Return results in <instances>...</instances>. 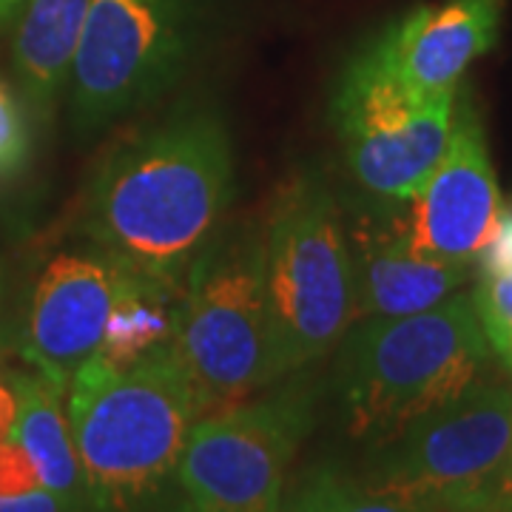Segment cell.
Returning <instances> with one entry per match:
<instances>
[{"label": "cell", "mask_w": 512, "mask_h": 512, "mask_svg": "<svg viewBox=\"0 0 512 512\" xmlns=\"http://www.w3.org/2000/svg\"><path fill=\"white\" fill-rule=\"evenodd\" d=\"M234 202V146L220 111L180 106L111 151L86 191L80 237L171 291Z\"/></svg>", "instance_id": "obj_1"}, {"label": "cell", "mask_w": 512, "mask_h": 512, "mask_svg": "<svg viewBox=\"0 0 512 512\" xmlns=\"http://www.w3.org/2000/svg\"><path fill=\"white\" fill-rule=\"evenodd\" d=\"M66 416L92 512L143 510L200 421L171 339L131 365L92 353L69 382Z\"/></svg>", "instance_id": "obj_2"}, {"label": "cell", "mask_w": 512, "mask_h": 512, "mask_svg": "<svg viewBox=\"0 0 512 512\" xmlns=\"http://www.w3.org/2000/svg\"><path fill=\"white\" fill-rule=\"evenodd\" d=\"M493 350L473 296L453 293L410 316L359 319L342 339L339 402L353 439L376 450L476 384Z\"/></svg>", "instance_id": "obj_3"}, {"label": "cell", "mask_w": 512, "mask_h": 512, "mask_svg": "<svg viewBox=\"0 0 512 512\" xmlns=\"http://www.w3.org/2000/svg\"><path fill=\"white\" fill-rule=\"evenodd\" d=\"M171 348L200 419L285 376L265 282V222H231L185 274Z\"/></svg>", "instance_id": "obj_4"}, {"label": "cell", "mask_w": 512, "mask_h": 512, "mask_svg": "<svg viewBox=\"0 0 512 512\" xmlns=\"http://www.w3.org/2000/svg\"><path fill=\"white\" fill-rule=\"evenodd\" d=\"M265 282L285 376L339 348L356 322L342 202L322 171L282 185L265 220Z\"/></svg>", "instance_id": "obj_5"}, {"label": "cell", "mask_w": 512, "mask_h": 512, "mask_svg": "<svg viewBox=\"0 0 512 512\" xmlns=\"http://www.w3.org/2000/svg\"><path fill=\"white\" fill-rule=\"evenodd\" d=\"M510 444L512 387L478 379L379 447L362 484L373 493L436 507L507 512L501 473Z\"/></svg>", "instance_id": "obj_6"}, {"label": "cell", "mask_w": 512, "mask_h": 512, "mask_svg": "<svg viewBox=\"0 0 512 512\" xmlns=\"http://www.w3.org/2000/svg\"><path fill=\"white\" fill-rule=\"evenodd\" d=\"M458 92L421 94L393 69L379 35L350 57L330 117L356 185L382 200H410L450 143Z\"/></svg>", "instance_id": "obj_7"}, {"label": "cell", "mask_w": 512, "mask_h": 512, "mask_svg": "<svg viewBox=\"0 0 512 512\" xmlns=\"http://www.w3.org/2000/svg\"><path fill=\"white\" fill-rule=\"evenodd\" d=\"M197 35V0H92L69 72L74 128L94 134L160 100L188 69Z\"/></svg>", "instance_id": "obj_8"}, {"label": "cell", "mask_w": 512, "mask_h": 512, "mask_svg": "<svg viewBox=\"0 0 512 512\" xmlns=\"http://www.w3.org/2000/svg\"><path fill=\"white\" fill-rule=\"evenodd\" d=\"M311 421L308 387L197 421L177 464L185 512H279L288 467Z\"/></svg>", "instance_id": "obj_9"}, {"label": "cell", "mask_w": 512, "mask_h": 512, "mask_svg": "<svg viewBox=\"0 0 512 512\" xmlns=\"http://www.w3.org/2000/svg\"><path fill=\"white\" fill-rule=\"evenodd\" d=\"M83 242L49 256L18 302V356L60 393L100 350L114 305L151 282L89 239Z\"/></svg>", "instance_id": "obj_10"}, {"label": "cell", "mask_w": 512, "mask_h": 512, "mask_svg": "<svg viewBox=\"0 0 512 512\" xmlns=\"http://www.w3.org/2000/svg\"><path fill=\"white\" fill-rule=\"evenodd\" d=\"M501 217L487 137L470 97H456L450 143L419 191L404 200V225L421 254L470 265Z\"/></svg>", "instance_id": "obj_11"}, {"label": "cell", "mask_w": 512, "mask_h": 512, "mask_svg": "<svg viewBox=\"0 0 512 512\" xmlns=\"http://www.w3.org/2000/svg\"><path fill=\"white\" fill-rule=\"evenodd\" d=\"M399 202L370 194L342 202L356 322L427 311L453 296L470 274L464 262L421 254L407 234L404 211H396Z\"/></svg>", "instance_id": "obj_12"}, {"label": "cell", "mask_w": 512, "mask_h": 512, "mask_svg": "<svg viewBox=\"0 0 512 512\" xmlns=\"http://www.w3.org/2000/svg\"><path fill=\"white\" fill-rule=\"evenodd\" d=\"M498 26L501 0H441L387 23L379 40L407 86L447 94L458 92L473 60L493 49Z\"/></svg>", "instance_id": "obj_13"}, {"label": "cell", "mask_w": 512, "mask_h": 512, "mask_svg": "<svg viewBox=\"0 0 512 512\" xmlns=\"http://www.w3.org/2000/svg\"><path fill=\"white\" fill-rule=\"evenodd\" d=\"M92 0H32L15 26V80L20 100L46 123L72 72L74 49Z\"/></svg>", "instance_id": "obj_14"}, {"label": "cell", "mask_w": 512, "mask_h": 512, "mask_svg": "<svg viewBox=\"0 0 512 512\" xmlns=\"http://www.w3.org/2000/svg\"><path fill=\"white\" fill-rule=\"evenodd\" d=\"M12 379L18 390V419L9 439L18 441L29 453L43 490L66 495L92 510L80 458L74 450L69 416L63 407L66 393H60L55 384L35 370H12Z\"/></svg>", "instance_id": "obj_15"}, {"label": "cell", "mask_w": 512, "mask_h": 512, "mask_svg": "<svg viewBox=\"0 0 512 512\" xmlns=\"http://www.w3.org/2000/svg\"><path fill=\"white\" fill-rule=\"evenodd\" d=\"M180 293L157 282H143L140 288L123 296L111 311L100 353L114 365H131L148 350L160 348L174 333V316Z\"/></svg>", "instance_id": "obj_16"}, {"label": "cell", "mask_w": 512, "mask_h": 512, "mask_svg": "<svg viewBox=\"0 0 512 512\" xmlns=\"http://www.w3.org/2000/svg\"><path fill=\"white\" fill-rule=\"evenodd\" d=\"M282 512H493V510H453V507H436L407 501L396 495H382L367 490L365 484H353L333 473H316L302 484V490L293 495Z\"/></svg>", "instance_id": "obj_17"}, {"label": "cell", "mask_w": 512, "mask_h": 512, "mask_svg": "<svg viewBox=\"0 0 512 512\" xmlns=\"http://www.w3.org/2000/svg\"><path fill=\"white\" fill-rule=\"evenodd\" d=\"M476 316L487 345L504 365L512 362V274L484 276L473 293Z\"/></svg>", "instance_id": "obj_18"}, {"label": "cell", "mask_w": 512, "mask_h": 512, "mask_svg": "<svg viewBox=\"0 0 512 512\" xmlns=\"http://www.w3.org/2000/svg\"><path fill=\"white\" fill-rule=\"evenodd\" d=\"M26 103L0 77V185L12 183L32 160V126Z\"/></svg>", "instance_id": "obj_19"}, {"label": "cell", "mask_w": 512, "mask_h": 512, "mask_svg": "<svg viewBox=\"0 0 512 512\" xmlns=\"http://www.w3.org/2000/svg\"><path fill=\"white\" fill-rule=\"evenodd\" d=\"M40 490V476L29 453L18 441H0V495H23Z\"/></svg>", "instance_id": "obj_20"}, {"label": "cell", "mask_w": 512, "mask_h": 512, "mask_svg": "<svg viewBox=\"0 0 512 512\" xmlns=\"http://www.w3.org/2000/svg\"><path fill=\"white\" fill-rule=\"evenodd\" d=\"M484 276L512 274V211H501L493 237L478 254Z\"/></svg>", "instance_id": "obj_21"}, {"label": "cell", "mask_w": 512, "mask_h": 512, "mask_svg": "<svg viewBox=\"0 0 512 512\" xmlns=\"http://www.w3.org/2000/svg\"><path fill=\"white\" fill-rule=\"evenodd\" d=\"M0 512H92L86 504L72 501L52 490H32L23 495H0Z\"/></svg>", "instance_id": "obj_22"}, {"label": "cell", "mask_w": 512, "mask_h": 512, "mask_svg": "<svg viewBox=\"0 0 512 512\" xmlns=\"http://www.w3.org/2000/svg\"><path fill=\"white\" fill-rule=\"evenodd\" d=\"M18 419V390H15V379L12 370L0 367V441L12 436V427Z\"/></svg>", "instance_id": "obj_23"}, {"label": "cell", "mask_w": 512, "mask_h": 512, "mask_svg": "<svg viewBox=\"0 0 512 512\" xmlns=\"http://www.w3.org/2000/svg\"><path fill=\"white\" fill-rule=\"evenodd\" d=\"M9 356H18V313L0 319V367H6Z\"/></svg>", "instance_id": "obj_24"}, {"label": "cell", "mask_w": 512, "mask_h": 512, "mask_svg": "<svg viewBox=\"0 0 512 512\" xmlns=\"http://www.w3.org/2000/svg\"><path fill=\"white\" fill-rule=\"evenodd\" d=\"M18 313V302H12V274H9V262L0 254V319Z\"/></svg>", "instance_id": "obj_25"}, {"label": "cell", "mask_w": 512, "mask_h": 512, "mask_svg": "<svg viewBox=\"0 0 512 512\" xmlns=\"http://www.w3.org/2000/svg\"><path fill=\"white\" fill-rule=\"evenodd\" d=\"M29 3H32V0H0V32L18 26Z\"/></svg>", "instance_id": "obj_26"}, {"label": "cell", "mask_w": 512, "mask_h": 512, "mask_svg": "<svg viewBox=\"0 0 512 512\" xmlns=\"http://www.w3.org/2000/svg\"><path fill=\"white\" fill-rule=\"evenodd\" d=\"M501 501H504V507H510L512 504V444H510V453H507L504 473H501Z\"/></svg>", "instance_id": "obj_27"}, {"label": "cell", "mask_w": 512, "mask_h": 512, "mask_svg": "<svg viewBox=\"0 0 512 512\" xmlns=\"http://www.w3.org/2000/svg\"><path fill=\"white\" fill-rule=\"evenodd\" d=\"M507 512H512V504H510V507H507Z\"/></svg>", "instance_id": "obj_28"}, {"label": "cell", "mask_w": 512, "mask_h": 512, "mask_svg": "<svg viewBox=\"0 0 512 512\" xmlns=\"http://www.w3.org/2000/svg\"><path fill=\"white\" fill-rule=\"evenodd\" d=\"M510 370H512V362H510Z\"/></svg>", "instance_id": "obj_29"}, {"label": "cell", "mask_w": 512, "mask_h": 512, "mask_svg": "<svg viewBox=\"0 0 512 512\" xmlns=\"http://www.w3.org/2000/svg\"><path fill=\"white\" fill-rule=\"evenodd\" d=\"M279 512H282V510H279Z\"/></svg>", "instance_id": "obj_30"}]
</instances>
